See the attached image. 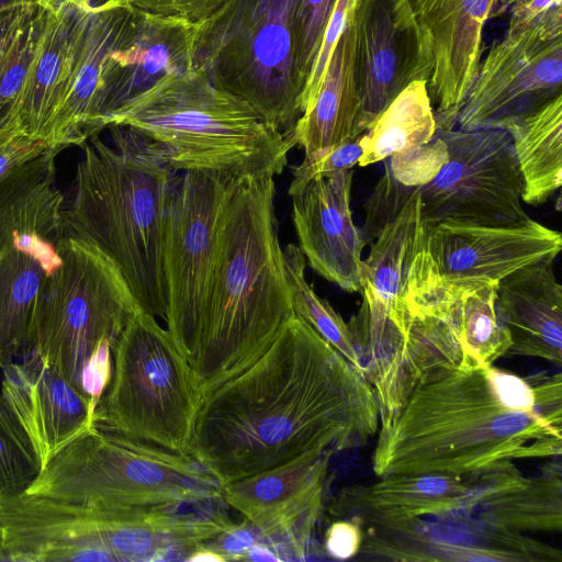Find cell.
<instances>
[{"label":"cell","mask_w":562,"mask_h":562,"mask_svg":"<svg viewBox=\"0 0 562 562\" xmlns=\"http://www.w3.org/2000/svg\"><path fill=\"white\" fill-rule=\"evenodd\" d=\"M379 425L361 370L294 315L256 362L201 398L189 454L224 486L308 453L361 448Z\"/></svg>","instance_id":"6da1fadb"},{"label":"cell","mask_w":562,"mask_h":562,"mask_svg":"<svg viewBox=\"0 0 562 562\" xmlns=\"http://www.w3.org/2000/svg\"><path fill=\"white\" fill-rule=\"evenodd\" d=\"M376 435L378 477L462 476L503 460L559 457L562 378L467 361L415 389Z\"/></svg>","instance_id":"7a4b0ae2"},{"label":"cell","mask_w":562,"mask_h":562,"mask_svg":"<svg viewBox=\"0 0 562 562\" xmlns=\"http://www.w3.org/2000/svg\"><path fill=\"white\" fill-rule=\"evenodd\" d=\"M274 176L237 178L207 290L182 352L203 397L256 362L294 317L274 212Z\"/></svg>","instance_id":"3957f363"},{"label":"cell","mask_w":562,"mask_h":562,"mask_svg":"<svg viewBox=\"0 0 562 562\" xmlns=\"http://www.w3.org/2000/svg\"><path fill=\"white\" fill-rule=\"evenodd\" d=\"M106 128L112 145L98 135L81 145L61 236L98 246L116 265L142 312L165 321L162 250L176 171L124 126Z\"/></svg>","instance_id":"277c9868"},{"label":"cell","mask_w":562,"mask_h":562,"mask_svg":"<svg viewBox=\"0 0 562 562\" xmlns=\"http://www.w3.org/2000/svg\"><path fill=\"white\" fill-rule=\"evenodd\" d=\"M110 125L124 126L173 171L276 177L294 146L247 102L193 68L160 81Z\"/></svg>","instance_id":"5b68a950"},{"label":"cell","mask_w":562,"mask_h":562,"mask_svg":"<svg viewBox=\"0 0 562 562\" xmlns=\"http://www.w3.org/2000/svg\"><path fill=\"white\" fill-rule=\"evenodd\" d=\"M304 0H227L194 25L192 68L290 136L310 76Z\"/></svg>","instance_id":"8992f818"},{"label":"cell","mask_w":562,"mask_h":562,"mask_svg":"<svg viewBox=\"0 0 562 562\" xmlns=\"http://www.w3.org/2000/svg\"><path fill=\"white\" fill-rule=\"evenodd\" d=\"M115 509L222 497L223 486L190 454L94 426L61 449L23 492Z\"/></svg>","instance_id":"52a82bcc"},{"label":"cell","mask_w":562,"mask_h":562,"mask_svg":"<svg viewBox=\"0 0 562 562\" xmlns=\"http://www.w3.org/2000/svg\"><path fill=\"white\" fill-rule=\"evenodd\" d=\"M112 378L95 426L130 439L189 454L201 402L193 372L156 317L138 312L112 349Z\"/></svg>","instance_id":"ba28073f"},{"label":"cell","mask_w":562,"mask_h":562,"mask_svg":"<svg viewBox=\"0 0 562 562\" xmlns=\"http://www.w3.org/2000/svg\"><path fill=\"white\" fill-rule=\"evenodd\" d=\"M61 263L42 289L31 350L81 393L99 347L115 346L142 312L116 265L94 244L74 236L55 243Z\"/></svg>","instance_id":"9c48e42d"},{"label":"cell","mask_w":562,"mask_h":562,"mask_svg":"<svg viewBox=\"0 0 562 562\" xmlns=\"http://www.w3.org/2000/svg\"><path fill=\"white\" fill-rule=\"evenodd\" d=\"M448 159L417 187L424 227L443 221L513 225L530 217L522 209L524 182L510 135L503 128L438 130Z\"/></svg>","instance_id":"30bf717a"},{"label":"cell","mask_w":562,"mask_h":562,"mask_svg":"<svg viewBox=\"0 0 562 562\" xmlns=\"http://www.w3.org/2000/svg\"><path fill=\"white\" fill-rule=\"evenodd\" d=\"M236 177L191 170L177 176L169 201L162 266L167 330L182 353L189 346L207 290L221 216Z\"/></svg>","instance_id":"8fae6325"},{"label":"cell","mask_w":562,"mask_h":562,"mask_svg":"<svg viewBox=\"0 0 562 562\" xmlns=\"http://www.w3.org/2000/svg\"><path fill=\"white\" fill-rule=\"evenodd\" d=\"M560 95L562 34L508 23L481 60L456 125L502 128Z\"/></svg>","instance_id":"7c38bea8"},{"label":"cell","mask_w":562,"mask_h":562,"mask_svg":"<svg viewBox=\"0 0 562 562\" xmlns=\"http://www.w3.org/2000/svg\"><path fill=\"white\" fill-rule=\"evenodd\" d=\"M414 30L420 80L438 130H451L482 60L486 21L499 0H398Z\"/></svg>","instance_id":"4fadbf2b"},{"label":"cell","mask_w":562,"mask_h":562,"mask_svg":"<svg viewBox=\"0 0 562 562\" xmlns=\"http://www.w3.org/2000/svg\"><path fill=\"white\" fill-rule=\"evenodd\" d=\"M357 557L381 561L561 562L562 552L524 532L450 516L363 527Z\"/></svg>","instance_id":"5bb4252c"},{"label":"cell","mask_w":562,"mask_h":562,"mask_svg":"<svg viewBox=\"0 0 562 562\" xmlns=\"http://www.w3.org/2000/svg\"><path fill=\"white\" fill-rule=\"evenodd\" d=\"M561 249V234L531 217L513 225L443 221L424 227L409 273L501 281L521 267L555 259Z\"/></svg>","instance_id":"9a60e30c"},{"label":"cell","mask_w":562,"mask_h":562,"mask_svg":"<svg viewBox=\"0 0 562 562\" xmlns=\"http://www.w3.org/2000/svg\"><path fill=\"white\" fill-rule=\"evenodd\" d=\"M334 453H308L223 486V499L260 532L282 559L305 560L324 502Z\"/></svg>","instance_id":"2e32d148"},{"label":"cell","mask_w":562,"mask_h":562,"mask_svg":"<svg viewBox=\"0 0 562 562\" xmlns=\"http://www.w3.org/2000/svg\"><path fill=\"white\" fill-rule=\"evenodd\" d=\"M352 169L319 177L291 196L297 247L314 271L349 293L362 289L368 244L352 218Z\"/></svg>","instance_id":"e0dca14e"},{"label":"cell","mask_w":562,"mask_h":562,"mask_svg":"<svg viewBox=\"0 0 562 562\" xmlns=\"http://www.w3.org/2000/svg\"><path fill=\"white\" fill-rule=\"evenodd\" d=\"M2 370L0 397L29 438L41 470L95 426V407L32 350Z\"/></svg>","instance_id":"ac0fdd59"},{"label":"cell","mask_w":562,"mask_h":562,"mask_svg":"<svg viewBox=\"0 0 562 562\" xmlns=\"http://www.w3.org/2000/svg\"><path fill=\"white\" fill-rule=\"evenodd\" d=\"M463 477L452 516L519 532L561 531L560 456L531 476H525L512 460H503Z\"/></svg>","instance_id":"d6986e66"},{"label":"cell","mask_w":562,"mask_h":562,"mask_svg":"<svg viewBox=\"0 0 562 562\" xmlns=\"http://www.w3.org/2000/svg\"><path fill=\"white\" fill-rule=\"evenodd\" d=\"M195 26L135 8L104 80L101 128L160 81L192 68Z\"/></svg>","instance_id":"ffe728a7"},{"label":"cell","mask_w":562,"mask_h":562,"mask_svg":"<svg viewBox=\"0 0 562 562\" xmlns=\"http://www.w3.org/2000/svg\"><path fill=\"white\" fill-rule=\"evenodd\" d=\"M355 27L360 135L420 76L416 36L396 0H357Z\"/></svg>","instance_id":"44dd1931"},{"label":"cell","mask_w":562,"mask_h":562,"mask_svg":"<svg viewBox=\"0 0 562 562\" xmlns=\"http://www.w3.org/2000/svg\"><path fill=\"white\" fill-rule=\"evenodd\" d=\"M134 10L130 0H104L89 7L75 50L70 89L46 139L49 147L81 146L102 131L104 80Z\"/></svg>","instance_id":"7402d4cb"},{"label":"cell","mask_w":562,"mask_h":562,"mask_svg":"<svg viewBox=\"0 0 562 562\" xmlns=\"http://www.w3.org/2000/svg\"><path fill=\"white\" fill-rule=\"evenodd\" d=\"M90 3H71L45 10L9 133L46 143L52 122L71 83L77 42Z\"/></svg>","instance_id":"603a6c76"},{"label":"cell","mask_w":562,"mask_h":562,"mask_svg":"<svg viewBox=\"0 0 562 562\" xmlns=\"http://www.w3.org/2000/svg\"><path fill=\"white\" fill-rule=\"evenodd\" d=\"M499 281H445L408 273L405 303L409 312L446 321L468 360L493 364L508 353L510 338L499 322L495 300Z\"/></svg>","instance_id":"cb8c5ba5"},{"label":"cell","mask_w":562,"mask_h":562,"mask_svg":"<svg viewBox=\"0 0 562 562\" xmlns=\"http://www.w3.org/2000/svg\"><path fill=\"white\" fill-rule=\"evenodd\" d=\"M554 259L527 265L498 282L495 310L506 328L508 353L562 362V286Z\"/></svg>","instance_id":"d4e9b609"},{"label":"cell","mask_w":562,"mask_h":562,"mask_svg":"<svg viewBox=\"0 0 562 562\" xmlns=\"http://www.w3.org/2000/svg\"><path fill=\"white\" fill-rule=\"evenodd\" d=\"M356 4L330 54L313 100L295 122L290 135L293 145L304 150V159L316 157L359 136Z\"/></svg>","instance_id":"484cf974"},{"label":"cell","mask_w":562,"mask_h":562,"mask_svg":"<svg viewBox=\"0 0 562 562\" xmlns=\"http://www.w3.org/2000/svg\"><path fill=\"white\" fill-rule=\"evenodd\" d=\"M464 486L463 476L394 474L369 484L344 487L329 504L335 519H350L361 527L434 516Z\"/></svg>","instance_id":"4316f807"},{"label":"cell","mask_w":562,"mask_h":562,"mask_svg":"<svg viewBox=\"0 0 562 562\" xmlns=\"http://www.w3.org/2000/svg\"><path fill=\"white\" fill-rule=\"evenodd\" d=\"M59 151L49 147L0 180V249L20 236L54 243L61 237L64 195L55 166Z\"/></svg>","instance_id":"83f0119b"},{"label":"cell","mask_w":562,"mask_h":562,"mask_svg":"<svg viewBox=\"0 0 562 562\" xmlns=\"http://www.w3.org/2000/svg\"><path fill=\"white\" fill-rule=\"evenodd\" d=\"M424 232L419 194L413 188L400 212L382 227L363 259L364 279L390 317L407 330L411 313L405 303L407 278Z\"/></svg>","instance_id":"f1b7e54d"},{"label":"cell","mask_w":562,"mask_h":562,"mask_svg":"<svg viewBox=\"0 0 562 562\" xmlns=\"http://www.w3.org/2000/svg\"><path fill=\"white\" fill-rule=\"evenodd\" d=\"M512 137L522 177V202L544 203L562 183V95L502 127Z\"/></svg>","instance_id":"f546056e"},{"label":"cell","mask_w":562,"mask_h":562,"mask_svg":"<svg viewBox=\"0 0 562 562\" xmlns=\"http://www.w3.org/2000/svg\"><path fill=\"white\" fill-rule=\"evenodd\" d=\"M48 273L34 255L0 249V369L31 350L38 299Z\"/></svg>","instance_id":"4dcf8cb0"},{"label":"cell","mask_w":562,"mask_h":562,"mask_svg":"<svg viewBox=\"0 0 562 562\" xmlns=\"http://www.w3.org/2000/svg\"><path fill=\"white\" fill-rule=\"evenodd\" d=\"M438 127L426 81L411 82L386 106L375 122L360 134L363 154L358 165L383 161L434 139Z\"/></svg>","instance_id":"1f68e13d"},{"label":"cell","mask_w":562,"mask_h":562,"mask_svg":"<svg viewBox=\"0 0 562 562\" xmlns=\"http://www.w3.org/2000/svg\"><path fill=\"white\" fill-rule=\"evenodd\" d=\"M283 259L294 315L308 324L349 362L361 370L348 324L326 300L316 294L306 281V259L300 248L289 244L283 249Z\"/></svg>","instance_id":"d6a6232c"},{"label":"cell","mask_w":562,"mask_h":562,"mask_svg":"<svg viewBox=\"0 0 562 562\" xmlns=\"http://www.w3.org/2000/svg\"><path fill=\"white\" fill-rule=\"evenodd\" d=\"M40 471L29 438L0 397V494L23 493Z\"/></svg>","instance_id":"836d02e7"},{"label":"cell","mask_w":562,"mask_h":562,"mask_svg":"<svg viewBox=\"0 0 562 562\" xmlns=\"http://www.w3.org/2000/svg\"><path fill=\"white\" fill-rule=\"evenodd\" d=\"M448 159L447 145L438 135L423 146L384 159L392 178L404 187L417 188L435 178Z\"/></svg>","instance_id":"e575fe53"},{"label":"cell","mask_w":562,"mask_h":562,"mask_svg":"<svg viewBox=\"0 0 562 562\" xmlns=\"http://www.w3.org/2000/svg\"><path fill=\"white\" fill-rule=\"evenodd\" d=\"M363 154L360 135L351 140L292 167V180L288 193L299 194L311 181L335 172L352 169Z\"/></svg>","instance_id":"d590c367"},{"label":"cell","mask_w":562,"mask_h":562,"mask_svg":"<svg viewBox=\"0 0 562 562\" xmlns=\"http://www.w3.org/2000/svg\"><path fill=\"white\" fill-rule=\"evenodd\" d=\"M145 12L196 25L210 18L227 0H130Z\"/></svg>","instance_id":"8d00e7d4"},{"label":"cell","mask_w":562,"mask_h":562,"mask_svg":"<svg viewBox=\"0 0 562 562\" xmlns=\"http://www.w3.org/2000/svg\"><path fill=\"white\" fill-rule=\"evenodd\" d=\"M261 541L259 530L246 518L239 524L232 522L225 530L204 542L226 558L227 561H241L247 550Z\"/></svg>","instance_id":"74e56055"},{"label":"cell","mask_w":562,"mask_h":562,"mask_svg":"<svg viewBox=\"0 0 562 562\" xmlns=\"http://www.w3.org/2000/svg\"><path fill=\"white\" fill-rule=\"evenodd\" d=\"M363 540V528L355 520L335 519L326 529L324 548L326 553L337 560L357 557Z\"/></svg>","instance_id":"f35d334b"},{"label":"cell","mask_w":562,"mask_h":562,"mask_svg":"<svg viewBox=\"0 0 562 562\" xmlns=\"http://www.w3.org/2000/svg\"><path fill=\"white\" fill-rule=\"evenodd\" d=\"M49 146L20 134L0 133V180L10 171L35 158Z\"/></svg>","instance_id":"ab89813d"},{"label":"cell","mask_w":562,"mask_h":562,"mask_svg":"<svg viewBox=\"0 0 562 562\" xmlns=\"http://www.w3.org/2000/svg\"><path fill=\"white\" fill-rule=\"evenodd\" d=\"M241 561H282L279 554L266 542L258 541L244 554Z\"/></svg>","instance_id":"60d3db41"},{"label":"cell","mask_w":562,"mask_h":562,"mask_svg":"<svg viewBox=\"0 0 562 562\" xmlns=\"http://www.w3.org/2000/svg\"><path fill=\"white\" fill-rule=\"evenodd\" d=\"M37 3V0H0V24L19 11Z\"/></svg>","instance_id":"b9f144b4"},{"label":"cell","mask_w":562,"mask_h":562,"mask_svg":"<svg viewBox=\"0 0 562 562\" xmlns=\"http://www.w3.org/2000/svg\"><path fill=\"white\" fill-rule=\"evenodd\" d=\"M187 562H225L224 555L204 544L195 548L186 560Z\"/></svg>","instance_id":"7bdbcfd3"},{"label":"cell","mask_w":562,"mask_h":562,"mask_svg":"<svg viewBox=\"0 0 562 562\" xmlns=\"http://www.w3.org/2000/svg\"><path fill=\"white\" fill-rule=\"evenodd\" d=\"M91 0H37V4L44 10L57 9L71 3H90Z\"/></svg>","instance_id":"ee69618b"},{"label":"cell","mask_w":562,"mask_h":562,"mask_svg":"<svg viewBox=\"0 0 562 562\" xmlns=\"http://www.w3.org/2000/svg\"><path fill=\"white\" fill-rule=\"evenodd\" d=\"M513 0H499L498 13L509 7Z\"/></svg>","instance_id":"f6af8a7d"},{"label":"cell","mask_w":562,"mask_h":562,"mask_svg":"<svg viewBox=\"0 0 562 562\" xmlns=\"http://www.w3.org/2000/svg\"><path fill=\"white\" fill-rule=\"evenodd\" d=\"M19 12H20V11H19ZM15 14H16V13H15ZM12 16H13V15H12ZM12 16H11V18H12ZM11 18H9L8 20H10ZM8 20H5L4 22H2V23L0 24V34H1V31H2L3 25L5 24V22H7Z\"/></svg>","instance_id":"bcb514c9"}]
</instances>
